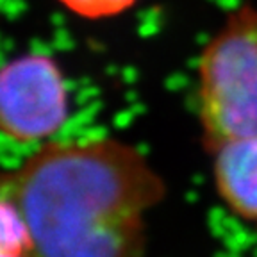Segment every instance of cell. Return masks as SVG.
Masks as SVG:
<instances>
[{
    "instance_id": "cell-3",
    "label": "cell",
    "mask_w": 257,
    "mask_h": 257,
    "mask_svg": "<svg viewBox=\"0 0 257 257\" xmlns=\"http://www.w3.org/2000/svg\"><path fill=\"white\" fill-rule=\"evenodd\" d=\"M68 116V93L52 57L27 54L0 68V134L18 143L45 141Z\"/></svg>"
},
{
    "instance_id": "cell-4",
    "label": "cell",
    "mask_w": 257,
    "mask_h": 257,
    "mask_svg": "<svg viewBox=\"0 0 257 257\" xmlns=\"http://www.w3.org/2000/svg\"><path fill=\"white\" fill-rule=\"evenodd\" d=\"M209 152L221 200L234 214L257 221V136L230 138Z\"/></svg>"
},
{
    "instance_id": "cell-5",
    "label": "cell",
    "mask_w": 257,
    "mask_h": 257,
    "mask_svg": "<svg viewBox=\"0 0 257 257\" xmlns=\"http://www.w3.org/2000/svg\"><path fill=\"white\" fill-rule=\"evenodd\" d=\"M27 234L18 209L0 197V257H25Z\"/></svg>"
},
{
    "instance_id": "cell-6",
    "label": "cell",
    "mask_w": 257,
    "mask_h": 257,
    "mask_svg": "<svg viewBox=\"0 0 257 257\" xmlns=\"http://www.w3.org/2000/svg\"><path fill=\"white\" fill-rule=\"evenodd\" d=\"M59 2L77 16L88 20L118 16L136 4V0H59Z\"/></svg>"
},
{
    "instance_id": "cell-1",
    "label": "cell",
    "mask_w": 257,
    "mask_h": 257,
    "mask_svg": "<svg viewBox=\"0 0 257 257\" xmlns=\"http://www.w3.org/2000/svg\"><path fill=\"white\" fill-rule=\"evenodd\" d=\"M165 191L147 157L112 138L48 141L0 173V197L25 225V257H145V214Z\"/></svg>"
},
{
    "instance_id": "cell-2",
    "label": "cell",
    "mask_w": 257,
    "mask_h": 257,
    "mask_svg": "<svg viewBox=\"0 0 257 257\" xmlns=\"http://www.w3.org/2000/svg\"><path fill=\"white\" fill-rule=\"evenodd\" d=\"M198 114L207 150L257 136V6L230 11L202 50Z\"/></svg>"
}]
</instances>
